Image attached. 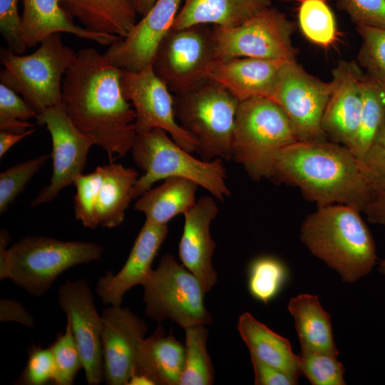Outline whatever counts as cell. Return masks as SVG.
<instances>
[{
  "mask_svg": "<svg viewBox=\"0 0 385 385\" xmlns=\"http://www.w3.org/2000/svg\"><path fill=\"white\" fill-rule=\"evenodd\" d=\"M21 33L27 48H32L54 33H68L101 45H111L117 36L91 31L76 25L59 0H22Z\"/></svg>",
  "mask_w": 385,
  "mask_h": 385,
  "instance_id": "603a6c76",
  "label": "cell"
},
{
  "mask_svg": "<svg viewBox=\"0 0 385 385\" xmlns=\"http://www.w3.org/2000/svg\"><path fill=\"white\" fill-rule=\"evenodd\" d=\"M143 286L145 314L152 319L158 322L171 319L184 329L212 322L201 283L171 254L161 257Z\"/></svg>",
  "mask_w": 385,
  "mask_h": 385,
  "instance_id": "9c48e42d",
  "label": "cell"
},
{
  "mask_svg": "<svg viewBox=\"0 0 385 385\" xmlns=\"http://www.w3.org/2000/svg\"><path fill=\"white\" fill-rule=\"evenodd\" d=\"M214 60L212 26L195 25L171 29L159 44L152 67L170 92L178 94L206 81V70Z\"/></svg>",
  "mask_w": 385,
  "mask_h": 385,
  "instance_id": "7c38bea8",
  "label": "cell"
},
{
  "mask_svg": "<svg viewBox=\"0 0 385 385\" xmlns=\"http://www.w3.org/2000/svg\"><path fill=\"white\" fill-rule=\"evenodd\" d=\"M239 103L225 88L210 80L192 90L174 94L175 118L195 141V151L201 159L232 160Z\"/></svg>",
  "mask_w": 385,
  "mask_h": 385,
  "instance_id": "52a82bcc",
  "label": "cell"
},
{
  "mask_svg": "<svg viewBox=\"0 0 385 385\" xmlns=\"http://www.w3.org/2000/svg\"><path fill=\"white\" fill-rule=\"evenodd\" d=\"M54 361L53 383L71 385L83 363L70 322L66 319L65 332L58 334L49 346Z\"/></svg>",
  "mask_w": 385,
  "mask_h": 385,
  "instance_id": "e575fe53",
  "label": "cell"
},
{
  "mask_svg": "<svg viewBox=\"0 0 385 385\" xmlns=\"http://www.w3.org/2000/svg\"><path fill=\"white\" fill-rule=\"evenodd\" d=\"M199 185L182 177H170L159 186L142 194L135 203V210L145 215V220L165 225L174 217L185 214L196 203Z\"/></svg>",
  "mask_w": 385,
  "mask_h": 385,
  "instance_id": "f1b7e54d",
  "label": "cell"
},
{
  "mask_svg": "<svg viewBox=\"0 0 385 385\" xmlns=\"http://www.w3.org/2000/svg\"><path fill=\"white\" fill-rule=\"evenodd\" d=\"M215 60L254 58L296 61L294 24L282 11L267 6L235 26H212Z\"/></svg>",
  "mask_w": 385,
  "mask_h": 385,
  "instance_id": "30bf717a",
  "label": "cell"
},
{
  "mask_svg": "<svg viewBox=\"0 0 385 385\" xmlns=\"http://www.w3.org/2000/svg\"><path fill=\"white\" fill-rule=\"evenodd\" d=\"M271 178L299 188L318 206L345 204L364 211L373 198L349 148L326 139L297 140L285 147Z\"/></svg>",
  "mask_w": 385,
  "mask_h": 385,
  "instance_id": "7a4b0ae2",
  "label": "cell"
},
{
  "mask_svg": "<svg viewBox=\"0 0 385 385\" xmlns=\"http://www.w3.org/2000/svg\"><path fill=\"white\" fill-rule=\"evenodd\" d=\"M58 302L70 322L81 354L87 383L104 381L101 344L102 319L86 279L68 280L58 290Z\"/></svg>",
  "mask_w": 385,
  "mask_h": 385,
  "instance_id": "2e32d148",
  "label": "cell"
},
{
  "mask_svg": "<svg viewBox=\"0 0 385 385\" xmlns=\"http://www.w3.org/2000/svg\"><path fill=\"white\" fill-rule=\"evenodd\" d=\"M18 2L19 0H0V31L7 47L14 53L23 54L27 46L21 36Z\"/></svg>",
  "mask_w": 385,
  "mask_h": 385,
  "instance_id": "b9f144b4",
  "label": "cell"
},
{
  "mask_svg": "<svg viewBox=\"0 0 385 385\" xmlns=\"http://www.w3.org/2000/svg\"><path fill=\"white\" fill-rule=\"evenodd\" d=\"M256 385H295L298 380L250 355Z\"/></svg>",
  "mask_w": 385,
  "mask_h": 385,
  "instance_id": "7bdbcfd3",
  "label": "cell"
},
{
  "mask_svg": "<svg viewBox=\"0 0 385 385\" xmlns=\"http://www.w3.org/2000/svg\"><path fill=\"white\" fill-rule=\"evenodd\" d=\"M363 106L359 128L349 150L357 159L362 158L385 120V89L368 78L362 83Z\"/></svg>",
  "mask_w": 385,
  "mask_h": 385,
  "instance_id": "f546056e",
  "label": "cell"
},
{
  "mask_svg": "<svg viewBox=\"0 0 385 385\" xmlns=\"http://www.w3.org/2000/svg\"><path fill=\"white\" fill-rule=\"evenodd\" d=\"M271 0H183L173 29L195 25L235 26L262 9Z\"/></svg>",
  "mask_w": 385,
  "mask_h": 385,
  "instance_id": "484cf974",
  "label": "cell"
},
{
  "mask_svg": "<svg viewBox=\"0 0 385 385\" xmlns=\"http://www.w3.org/2000/svg\"><path fill=\"white\" fill-rule=\"evenodd\" d=\"M359 165L373 197L385 190V120Z\"/></svg>",
  "mask_w": 385,
  "mask_h": 385,
  "instance_id": "f35d334b",
  "label": "cell"
},
{
  "mask_svg": "<svg viewBox=\"0 0 385 385\" xmlns=\"http://www.w3.org/2000/svg\"><path fill=\"white\" fill-rule=\"evenodd\" d=\"M0 322H16L29 327L34 324L33 316L20 302L6 298L0 300Z\"/></svg>",
  "mask_w": 385,
  "mask_h": 385,
  "instance_id": "ee69618b",
  "label": "cell"
},
{
  "mask_svg": "<svg viewBox=\"0 0 385 385\" xmlns=\"http://www.w3.org/2000/svg\"><path fill=\"white\" fill-rule=\"evenodd\" d=\"M364 212L371 223L385 225V190L373 197Z\"/></svg>",
  "mask_w": 385,
  "mask_h": 385,
  "instance_id": "f6af8a7d",
  "label": "cell"
},
{
  "mask_svg": "<svg viewBox=\"0 0 385 385\" xmlns=\"http://www.w3.org/2000/svg\"><path fill=\"white\" fill-rule=\"evenodd\" d=\"M29 359L20 376V382L26 385H44L53 382L54 361L50 347L32 344L28 350Z\"/></svg>",
  "mask_w": 385,
  "mask_h": 385,
  "instance_id": "60d3db41",
  "label": "cell"
},
{
  "mask_svg": "<svg viewBox=\"0 0 385 385\" xmlns=\"http://www.w3.org/2000/svg\"><path fill=\"white\" fill-rule=\"evenodd\" d=\"M137 14L143 16L154 4L156 0H131Z\"/></svg>",
  "mask_w": 385,
  "mask_h": 385,
  "instance_id": "7dc6e473",
  "label": "cell"
},
{
  "mask_svg": "<svg viewBox=\"0 0 385 385\" xmlns=\"http://www.w3.org/2000/svg\"><path fill=\"white\" fill-rule=\"evenodd\" d=\"M361 38L358 63L365 76L385 89V29L356 26Z\"/></svg>",
  "mask_w": 385,
  "mask_h": 385,
  "instance_id": "836d02e7",
  "label": "cell"
},
{
  "mask_svg": "<svg viewBox=\"0 0 385 385\" xmlns=\"http://www.w3.org/2000/svg\"><path fill=\"white\" fill-rule=\"evenodd\" d=\"M185 330V366L179 385H210L214 381V369L206 348L208 330L205 324Z\"/></svg>",
  "mask_w": 385,
  "mask_h": 385,
  "instance_id": "4dcf8cb0",
  "label": "cell"
},
{
  "mask_svg": "<svg viewBox=\"0 0 385 385\" xmlns=\"http://www.w3.org/2000/svg\"><path fill=\"white\" fill-rule=\"evenodd\" d=\"M168 232V225L145 220L121 270L115 274L107 272L97 282L96 292L106 305H121L123 297L129 289L143 285Z\"/></svg>",
  "mask_w": 385,
  "mask_h": 385,
  "instance_id": "ffe728a7",
  "label": "cell"
},
{
  "mask_svg": "<svg viewBox=\"0 0 385 385\" xmlns=\"http://www.w3.org/2000/svg\"><path fill=\"white\" fill-rule=\"evenodd\" d=\"M29 55L14 53L1 48L4 68L1 83L22 96L37 114L62 103V77L75 61L77 53L66 46L61 33H54Z\"/></svg>",
  "mask_w": 385,
  "mask_h": 385,
  "instance_id": "ba28073f",
  "label": "cell"
},
{
  "mask_svg": "<svg viewBox=\"0 0 385 385\" xmlns=\"http://www.w3.org/2000/svg\"><path fill=\"white\" fill-rule=\"evenodd\" d=\"M36 115L37 112L15 91L0 83V131L24 133L34 128L27 120Z\"/></svg>",
  "mask_w": 385,
  "mask_h": 385,
  "instance_id": "74e56055",
  "label": "cell"
},
{
  "mask_svg": "<svg viewBox=\"0 0 385 385\" xmlns=\"http://www.w3.org/2000/svg\"><path fill=\"white\" fill-rule=\"evenodd\" d=\"M297 140L288 118L274 101L263 97L240 101L232 160L241 165L252 180L271 178L282 150Z\"/></svg>",
  "mask_w": 385,
  "mask_h": 385,
  "instance_id": "5b68a950",
  "label": "cell"
},
{
  "mask_svg": "<svg viewBox=\"0 0 385 385\" xmlns=\"http://www.w3.org/2000/svg\"><path fill=\"white\" fill-rule=\"evenodd\" d=\"M378 270L381 274L385 276V259L379 262Z\"/></svg>",
  "mask_w": 385,
  "mask_h": 385,
  "instance_id": "c3c4849f",
  "label": "cell"
},
{
  "mask_svg": "<svg viewBox=\"0 0 385 385\" xmlns=\"http://www.w3.org/2000/svg\"><path fill=\"white\" fill-rule=\"evenodd\" d=\"M360 212L345 204L319 206L300 227V240L309 252L348 283L367 275L377 260L375 242Z\"/></svg>",
  "mask_w": 385,
  "mask_h": 385,
  "instance_id": "3957f363",
  "label": "cell"
},
{
  "mask_svg": "<svg viewBox=\"0 0 385 385\" xmlns=\"http://www.w3.org/2000/svg\"><path fill=\"white\" fill-rule=\"evenodd\" d=\"M185 346L160 323L140 342L132 374H142L154 385H179L185 366ZM132 375V374H131Z\"/></svg>",
  "mask_w": 385,
  "mask_h": 385,
  "instance_id": "cb8c5ba5",
  "label": "cell"
},
{
  "mask_svg": "<svg viewBox=\"0 0 385 385\" xmlns=\"http://www.w3.org/2000/svg\"><path fill=\"white\" fill-rule=\"evenodd\" d=\"M120 85L135 112L136 134L160 128L179 146L190 153L195 151V141L176 120L173 96L155 73L152 64L139 71L122 70Z\"/></svg>",
  "mask_w": 385,
  "mask_h": 385,
  "instance_id": "5bb4252c",
  "label": "cell"
},
{
  "mask_svg": "<svg viewBox=\"0 0 385 385\" xmlns=\"http://www.w3.org/2000/svg\"><path fill=\"white\" fill-rule=\"evenodd\" d=\"M130 151L133 161L143 171L134 186L133 199L150 190L155 182L170 177L192 180L218 200L231 195L222 159L205 161L192 157L163 129L136 134Z\"/></svg>",
  "mask_w": 385,
  "mask_h": 385,
  "instance_id": "8992f818",
  "label": "cell"
},
{
  "mask_svg": "<svg viewBox=\"0 0 385 385\" xmlns=\"http://www.w3.org/2000/svg\"><path fill=\"white\" fill-rule=\"evenodd\" d=\"M298 22L312 43L327 48L337 39L335 17L327 0H299Z\"/></svg>",
  "mask_w": 385,
  "mask_h": 385,
  "instance_id": "1f68e13d",
  "label": "cell"
},
{
  "mask_svg": "<svg viewBox=\"0 0 385 385\" xmlns=\"http://www.w3.org/2000/svg\"><path fill=\"white\" fill-rule=\"evenodd\" d=\"M272 1V0H271Z\"/></svg>",
  "mask_w": 385,
  "mask_h": 385,
  "instance_id": "681fc988",
  "label": "cell"
},
{
  "mask_svg": "<svg viewBox=\"0 0 385 385\" xmlns=\"http://www.w3.org/2000/svg\"><path fill=\"white\" fill-rule=\"evenodd\" d=\"M364 73L356 61H340L332 70V83L322 128L331 141L348 148L356 136L363 106Z\"/></svg>",
  "mask_w": 385,
  "mask_h": 385,
  "instance_id": "d6986e66",
  "label": "cell"
},
{
  "mask_svg": "<svg viewBox=\"0 0 385 385\" xmlns=\"http://www.w3.org/2000/svg\"><path fill=\"white\" fill-rule=\"evenodd\" d=\"M138 172L120 163L111 162L93 172L81 174L73 185L76 219L90 229L113 228L120 225L133 199Z\"/></svg>",
  "mask_w": 385,
  "mask_h": 385,
  "instance_id": "8fae6325",
  "label": "cell"
},
{
  "mask_svg": "<svg viewBox=\"0 0 385 385\" xmlns=\"http://www.w3.org/2000/svg\"><path fill=\"white\" fill-rule=\"evenodd\" d=\"M63 10L85 29L126 37L136 23L131 0H59Z\"/></svg>",
  "mask_w": 385,
  "mask_h": 385,
  "instance_id": "d4e9b609",
  "label": "cell"
},
{
  "mask_svg": "<svg viewBox=\"0 0 385 385\" xmlns=\"http://www.w3.org/2000/svg\"><path fill=\"white\" fill-rule=\"evenodd\" d=\"M237 329L250 355L298 380L301 373L297 355L294 354L286 338L271 330L248 312L240 316Z\"/></svg>",
  "mask_w": 385,
  "mask_h": 385,
  "instance_id": "83f0119b",
  "label": "cell"
},
{
  "mask_svg": "<svg viewBox=\"0 0 385 385\" xmlns=\"http://www.w3.org/2000/svg\"><path fill=\"white\" fill-rule=\"evenodd\" d=\"M337 4L356 26L385 29V0H339Z\"/></svg>",
  "mask_w": 385,
  "mask_h": 385,
  "instance_id": "ab89813d",
  "label": "cell"
},
{
  "mask_svg": "<svg viewBox=\"0 0 385 385\" xmlns=\"http://www.w3.org/2000/svg\"><path fill=\"white\" fill-rule=\"evenodd\" d=\"M101 319L104 381L108 385H128L138 345L148 330L146 323L120 305L103 309Z\"/></svg>",
  "mask_w": 385,
  "mask_h": 385,
  "instance_id": "e0dca14e",
  "label": "cell"
},
{
  "mask_svg": "<svg viewBox=\"0 0 385 385\" xmlns=\"http://www.w3.org/2000/svg\"><path fill=\"white\" fill-rule=\"evenodd\" d=\"M332 87L331 81H322L290 61L281 68L268 98L284 111L298 140H324L322 120Z\"/></svg>",
  "mask_w": 385,
  "mask_h": 385,
  "instance_id": "4fadbf2b",
  "label": "cell"
},
{
  "mask_svg": "<svg viewBox=\"0 0 385 385\" xmlns=\"http://www.w3.org/2000/svg\"><path fill=\"white\" fill-rule=\"evenodd\" d=\"M9 232H0V279H10L30 295L46 292L63 272L80 264L99 261L103 247L95 242L27 236L9 249Z\"/></svg>",
  "mask_w": 385,
  "mask_h": 385,
  "instance_id": "277c9868",
  "label": "cell"
},
{
  "mask_svg": "<svg viewBox=\"0 0 385 385\" xmlns=\"http://www.w3.org/2000/svg\"><path fill=\"white\" fill-rule=\"evenodd\" d=\"M287 308L294 318L302 351L339 355L330 314L323 309L317 296L298 294L290 299Z\"/></svg>",
  "mask_w": 385,
  "mask_h": 385,
  "instance_id": "4316f807",
  "label": "cell"
},
{
  "mask_svg": "<svg viewBox=\"0 0 385 385\" xmlns=\"http://www.w3.org/2000/svg\"><path fill=\"white\" fill-rule=\"evenodd\" d=\"M287 277V269L280 260L270 256L258 257L249 268L250 293L257 300L267 304L279 292Z\"/></svg>",
  "mask_w": 385,
  "mask_h": 385,
  "instance_id": "d6a6232c",
  "label": "cell"
},
{
  "mask_svg": "<svg viewBox=\"0 0 385 385\" xmlns=\"http://www.w3.org/2000/svg\"><path fill=\"white\" fill-rule=\"evenodd\" d=\"M34 130L35 129L32 128L24 133L0 131V158H2L14 144L32 134Z\"/></svg>",
  "mask_w": 385,
  "mask_h": 385,
  "instance_id": "bcb514c9",
  "label": "cell"
},
{
  "mask_svg": "<svg viewBox=\"0 0 385 385\" xmlns=\"http://www.w3.org/2000/svg\"><path fill=\"white\" fill-rule=\"evenodd\" d=\"M218 210L212 197H200L184 214L183 232L179 242L180 260L197 278L205 292H210L217 281V272L212 265L216 245L210 236V226Z\"/></svg>",
  "mask_w": 385,
  "mask_h": 385,
  "instance_id": "44dd1931",
  "label": "cell"
},
{
  "mask_svg": "<svg viewBox=\"0 0 385 385\" xmlns=\"http://www.w3.org/2000/svg\"><path fill=\"white\" fill-rule=\"evenodd\" d=\"M337 356L301 350L297 354L300 373L313 385H344V368Z\"/></svg>",
  "mask_w": 385,
  "mask_h": 385,
  "instance_id": "d590c367",
  "label": "cell"
},
{
  "mask_svg": "<svg viewBox=\"0 0 385 385\" xmlns=\"http://www.w3.org/2000/svg\"><path fill=\"white\" fill-rule=\"evenodd\" d=\"M51 157L44 154L18 163L0 174V213L6 212L17 196Z\"/></svg>",
  "mask_w": 385,
  "mask_h": 385,
  "instance_id": "8d00e7d4",
  "label": "cell"
},
{
  "mask_svg": "<svg viewBox=\"0 0 385 385\" xmlns=\"http://www.w3.org/2000/svg\"><path fill=\"white\" fill-rule=\"evenodd\" d=\"M183 0H156L136 21L128 35L111 43L103 53L127 71H139L152 64L155 51L172 29Z\"/></svg>",
  "mask_w": 385,
  "mask_h": 385,
  "instance_id": "ac0fdd59",
  "label": "cell"
},
{
  "mask_svg": "<svg viewBox=\"0 0 385 385\" xmlns=\"http://www.w3.org/2000/svg\"><path fill=\"white\" fill-rule=\"evenodd\" d=\"M36 124L46 125L52 140L53 174L50 183L31 202L32 207L48 202L60 191L73 185L83 174L87 156L94 140L78 129L62 103L38 113Z\"/></svg>",
  "mask_w": 385,
  "mask_h": 385,
  "instance_id": "9a60e30c",
  "label": "cell"
},
{
  "mask_svg": "<svg viewBox=\"0 0 385 385\" xmlns=\"http://www.w3.org/2000/svg\"><path fill=\"white\" fill-rule=\"evenodd\" d=\"M122 69L93 48H82L62 82V104L72 123L104 149L111 162L130 150L135 112L124 97Z\"/></svg>",
  "mask_w": 385,
  "mask_h": 385,
  "instance_id": "6da1fadb",
  "label": "cell"
},
{
  "mask_svg": "<svg viewBox=\"0 0 385 385\" xmlns=\"http://www.w3.org/2000/svg\"><path fill=\"white\" fill-rule=\"evenodd\" d=\"M286 61L254 58L214 60L205 78L229 91L240 101L254 97H269L277 75Z\"/></svg>",
  "mask_w": 385,
  "mask_h": 385,
  "instance_id": "7402d4cb",
  "label": "cell"
}]
</instances>
